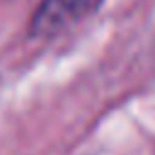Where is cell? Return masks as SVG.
<instances>
[{
	"mask_svg": "<svg viewBox=\"0 0 155 155\" xmlns=\"http://www.w3.org/2000/svg\"><path fill=\"white\" fill-rule=\"evenodd\" d=\"M104 0H41L29 19V36L53 39L73 24L87 19Z\"/></svg>",
	"mask_w": 155,
	"mask_h": 155,
	"instance_id": "obj_1",
	"label": "cell"
}]
</instances>
